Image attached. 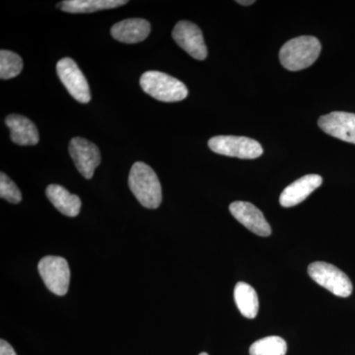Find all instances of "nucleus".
<instances>
[{"instance_id": "nucleus-16", "label": "nucleus", "mask_w": 355, "mask_h": 355, "mask_svg": "<svg viewBox=\"0 0 355 355\" xmlns=\"http://www.w3.org/2000/svg\"><path fill=\"white\" fill-rule=\"evenodd\" d=\"M125 0H65L58 7L69 13H92L104 9L116 8L127 4Z\"/></svg>"}, {"instance_id": "nucleus-17", "label": "nucleus", "mask_w": 355, "mask_h": 355, "mask_svg": "<svg viewBox=\"0 0 355 355\" xmlns=\"http://www.w3.org/2000/svg\"><path fill=\"white\" fill-rule=\"evenodd\" d=\"M234 299L243 316L248 319L257 317L259 312V297L253 286L246 282H238L234 289Z\"/></svg>"}, {"instance_id": "nucleus-9", "label": "nucleus", "mask_w": 355, "mask_h": 355, "mask_svg": "<svg viewBox=\"0 0 355 355\" xmlns=\"http://www.w3.org/2000/svg\"><path fill=\"white\" fill-rule=\"evenodd\" d=\"M173 39L196 60H203L207 57V48L205 46L202 30L198 26L189 21H180L173 30Z\"/></svg>"}, {"instance_id": "nucleus-13", "label": "nucleus", "mask_w": 355, "mask_h": 355, "mask_svg": "<svg viewBox=\"0 0 355 355\" xmlns=\"http://www.w3.org/2000/svg\"><path fill=\"white\" fill-rule=\"evenodd\" d=\"M151 27L148 21L141 18L125 19L114 24L111 34L114 40L125 44H137L144 41L150 34Z\"/></svg>"}, {"instance_id": "nucleus-8", "label": "nucleus", "mask_w": 355, "mask_h": 355, "mask_svg": "<svg viewBox=\"0 0 355 355\" xmlns=\"http://www.w3.org/2000/svg\"><path fill=\"white\" fill-rule=\"evenodd\" d=\"M69 153L79 173L86 179H91L101 163L99 148L87 139L74 137L69 142Z\"/></svg>"}, {"instance_id": "nucleus-5", "label": "nucleus", "mask_w": 355, "mask_h": 355, "mask_svg": "<svg viewBox=\"0 0 355 355\" xmlns=\"http://www.w3.org/2000/svg\"><path fill=\"white\" fill-rule=\"evenodd\" d=\"M214 153L229 157L256 159L263 154V147L257 140L234 135H218L209 141Z\"/></svg>"}, {"instance_id": "nucleus-11", "label": "nucleus", "mask_w": 355, "mask_h": 355, "mask_svg": "<svg viewBox=\"0 0 355 355\" xmlns=\"http://www.w3.org/2000/svg\"><path fill=\"white\" fill-rule=\"evenodd\" d=\"M318 125L331 137L355 144V114L333 112L321 116Z\"/></svg>"}, {"instance_id": "nucleus-18", "label": "nucleus", "mask_w": 355, "mask_h": 355, "mask_svg": "<svg viewBox=\"0 0 355 355\" xmlns=\"http://www.w3.org/2000/svg\"><path fill=\"white\" fill-rule=\"evenodd\" d=\"M249 352L250 355H286L287 345L280 336H266L254 342Z\"/></svg>"}, {"instance_id": "nucleus-22", "label": "nucleus", "mask_w": 355, "mask_h": 355, "mask_svg": "<svg viewBox=\"0 0 355 355\" xmlns=\"http://www.w3.org/2000/svg\"><path fill=\"white\" fill-rule=\"evenodd\" d=\"M237 3L242 4V6H251L254 3V0H240V1H237Z\"/></svg>"}, {"instance_id": "nucleus-4", "label": "nucleus", "mask_w": 355, "mask_h": 355, "mask_svg": "<svg viewBox=\"0 0 355 355\" xmlns=\"http://www.w3.org/2000/svg\"><path fill=\"white\" fill-rule=\"evenodd\" d=\"M311 279L338 297H349L354 291L349 277L343 270L324 261H315L308 266Z\"/></svg>"}, {"instance_id": "nucleus-12", "label": "nucleus", "mask_w": 355, "mask_h": 355, "mask_svg": "<svg viewBox=\"0 0 355 355\" xmlns=\"http://www.w3.org/2000/svg\"><path fill=\"white\" fill-rule=\"evenodd\" d=\"M323 183V178L316 174L306 175L287 186L280 195L282 207H292L309 197Z\"/></svg>"}, {"instance_id": "nucleus-1", "label": "nucleus", "mask_w": 355, "mask_h": 355, "mask_svg": "<svg viewBox=\"0 0 355 355\" xmlns=\"http://www.w3.org/2000/svg\"><path fill=\"white\" fill-rule=\"evenodd\" d=\"M128 186L135 197L146 209H155L162 202V188L156 173L144 162L132 165Z\"/></svg>"}, {"instance_id": "nucleus-7", "label": "nucleus", "mask_w": 355, "mask_h": 355, "mask_svg": "<svg viewBox=\"0 0 355 355\" xmlns=\"http://www.w3.org/2000/svg\"><path fill=\"white\" fill-rule=\"evenodd\" d=\"M58 76L76 101L86 104L91 100L90 87L87 79L73 60L62 58L57 64Z\"/></svg>"}, {"instance_id": "nucleus-3", "label": "nucleus", "mask_w": 355, "mask_h": 355, "mask_svg": "<svg viewBox=\"0 0 355 355\" xmlns=\"http://www.w3.org/2000/svg\"><path fill=\"white\" fill-rule=\"evenodd\" d=\"M140 86L146 94L150 95L158 101L172 103L186 99L189 94L188 88L175 77L163 72H144L140 77Z\"/></svg>"}, {"instance_id": "nucleus-6", "label": "nucleus", "mask_w": 355, "mask_h": 355, "mask_svg": "<svg viewBox=\"0 0 355 355\" xmlns=\"http://www.w3.org/2000/svg\"><path fill=\"white\" fill-rule=\"evenodd\" d=\"M38 270L49 291L58 296L69 291L70 270L69 263L62 257L46 256L40 261Z\"/></svg>"}, {"instance_id": "nucleus-20", "label": "nucleus", "mask_w": 355, "mask_h": 355, "mask_svg": "<svg viewBox=\"0 0 355 355\" xmlns=\"http://www.w3.org/2000/svg\"><path fill=\"white\" fill-rule=\"evenodd\" d=\"M0 197L11 203H19L22 200V195L16 184L6 174H0Z\"/></svg>"}, {"instance_id": "nucleus-15", "label": "nucleus", "mask_w": 355, "mask_h": 355, "mask_svg": "<svg viewBox=\"0 0 355 355\" xmlns=\"http://www.w3.org/2000/svg\"><path fill=\"white\" fill-rule=\"evenodd\" d=\"M46 195L50 202L64 216L76 217L81 209V200L78 196L70 193L60 184H50L46 190Z\"/></svg>"}, {"instance_id": "nucleus-2", "label": "nucleus", "mask_w": 355, "mask_h": 355, "mask_svg": "<svg viewBox=\"0 0 355 355\" xmlns=\"http://www.w3.org/2000/svg\"><path fill=\"white\" fill-rule=\"evenodd\" d=\"M321 50V43L315 37L301 36L292 39L280 49V64L291 71L307 69L316 62Z\"/></svg>"}, {"instance_id": "nucleus-14", "label": "nucleus", "mask_w": 355, "mask_h": 355, "mask_svg": "<svg viewBox=\"0 0 355 355\" xmlns=\"http://www.w3.org/2000/svg\"><path fill=\"white\" fill-rule=\"evenodd\" d=\"M6 123L10 130V137L14 144L22 146L38 144V130L29 119L21 114H9L6 119Z\"/></svg>"}, {"instance_id": "nucleus-21", "label": "nucleus", "mask_w": 355, "mask_h": 355, "mask_svg": "<svg viewBox=\"0 0 355 355\" xmlns=\"http://www.w3.org/2000/svg\"><path fill=\"white\" fill-rule=\"evenodd\" d=\"M0 355H17L13 347L6 340H0Z\"/></svg>"}, {"instance_id": "nucleus-23", "label": "nucleus", "mask_w": 355, "mask_h": 355, "mask_svg": "<svg viewBox=\"0 0 355 355\" xmlns=\"http://www.w3.org/2000/svg\"><path fill=\"white\" fill-rule=\"evenodd\" d=\"M200 355H209V354H205V352H202V354H200Z\"/></svg>"}, {"instance_id": "nucleus-10", "label": "nucleus", "mask_w": 355, "mask_h": 355, "mask_svg": "<svg viewBox=\"0 0 355 355\" xmlns=\"http://www.w3.org/2000/svg\"><path fill=\"white\" fill-rule=\"evenodd\" d=\"M229 209L234 218L254 234L261 237L272 234V228L263 212L251 202H234L231 203Z\"/></svg>"}, {"instance_id": "nucleus-19", "label": "nucleus", "mask_w": 355, "mask_h": 355, "mask_svg": "<svg viewBox=\"0 0 355 355\" xmlns=\"http://www.w3.org/2000/svg\"><path fill=\"white\" fill-rule=\"evenodd\" d=\"M23 69L22 58L13 51H0V77L10 79L19 76Z\"/></svg>"}]
</instances>
